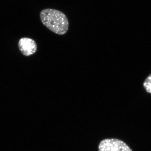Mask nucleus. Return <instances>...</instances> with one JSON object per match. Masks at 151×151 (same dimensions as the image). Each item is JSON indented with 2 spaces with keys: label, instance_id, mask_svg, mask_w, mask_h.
I'll list each match as a JSON object with an SVG mask.
<instances>
[{
  "label": "nucleus",
  "instance_id": "nucleus-1",
  "mask_svg": "<svg viewBox=\"0 0 151 151\" xmlns=\"http://www.w3.org/2000/svg\"><path fill=\"white\" fill-rule=\"evenodd\" d=\"M40 18L42 24L54 33L64 35L69 28V22L62 12L53 9H47L40 12Z\"/></svg>",
  "mask_w": 151,
  "mask_h": 151
},
{
  "label": "nucleus",
  "instance_id": "nucleus-3",
  "mask_svg": "<svg viewBox=\"0 0 151 151\" xmlns=\"http://www.w3.org/2000/svg\"><path fill=\"white\" fill-rule=\"evenodd\" d=\"M18 46L22 54L25 56H30L37 50V45L35 41L29 38L21 39L19 41Z\"/></svg>",
  "mask_w": 151,
  "mask_h": 151
},
{
  "label": "nucleus",
  "instance_id": "nucleus-4",
  "mask_svg": "<svg viewBox=\"0 0 151 151\" xmlns=\"http://www.w3.org/2000/svg\"><path fill=\"white\" fill-rule=\"evenodd\" d=\"M144 86L147 92L151 94V74L146 78L144 83Z\"/></svg>",
  "mask_w": 151,
  "mask_h": 151
},
{
  "label": "nucleus",
  "instance_id": "nucleus-2",
  "mask_svg": "<svg viewBox=\"0 0 151 151\" xmlns=\"http://www.w3.org/2000/svg\"><path fill=\"white\" fill-rule=\"evenodd\" d=\"M99 151H132L123 141L116 139H108L100 142Z\"/></svg>",
  "mask_w": 151,
  "mask_h": 151
}]
</instances>
